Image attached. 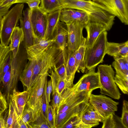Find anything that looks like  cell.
<instances>
[{
    "label": "cell",
    "instance_id": "43",
    "mask_svg": "<svg viewBox=\"0 0 128 128\" xmlns=\"http://www.w3.org/2000/svg\"><path fill=\"white\" fill-rule=\"evenodd\" d=\"M13 128H29V127L23 121L21 117H20L18 118Z\"/></svg>",
    "mask_w": 128,
    "mask_h": 128
},
{
    "label": "cell",
    "instance_id": "30",
    "mask_svg": "<svg viewBox=\"0 0 128 128\" xmlns=\"http://www.w3.org/2000/svg\"><path fill=\"white\" fill-rule=\"evenodd\" d=\"M8 118L6 122L5 128H13V126L18 118L14 107L10 99Z\"/></svg>",
    "mask_w": 128,
    "mask_h": 128
},
{
    "label": "cell",
    "instance_id": "38",
    "mask_svg": "<svg viewBox=\"0 0 128 128\" xmlns=\"http://www.w3.org/2000/svg\"><path fill=\"white\" fill-rule=\"evenodd\" d=\"M111 114L106 117L104 120L102 128H118L114 115Z\"/></svg>",
    "mask_w": 128,
    "mask_h": 128
},
{
    "label": "cell",
    "instance_id": "15",
    "mask_svg": "<svg viewBox=\"0 0 128 128\" xmlns=\"http://www.w3.org/2000/svg\"><path fill=\"white\" fill-rule=\"evenodd\" d=\"M74 52H69L66 48L63 50V61L66 70V80L70 88L74 85L75 75L77 71L75 63Z\"/></svg>",
    "mask_w": 128,
    "mask_h": 128
},
{
    "label": "cell",
    "instance_id": "6",
    "mask_svg": "<svg viewBox=\"0 0 128 128\" xmlns=\"http://www.w3.org/2000/svg\"><path fill=\"white\" fill-rule=\"evenodd\" d=\"M89 103L92 108L105 118L111 114H115L119 102L104 95L90 94Z\"/></svg>",
    "mask_w": 128,
    "mask_h": 128
},
{
    "label": "cell",
    "instance_id": "21",
    "mask_svg": "<svg viewBox=\"0 0 128 128\" xmlns=\"http://www.w3.org/2000/svg\"><path fill=\"white\" fill-rule=\"evenodd\" d=\"M68 31L66 24L59 21L55 28L54 37L55 43L60 49L63 50L67 47Z\"/></svg>",
    "mask_w": 128,
    "mask_h": 128
},
{
    "label": "cell",
    "instance_id": "41",
    "mask_svg": "<svg viewBox=\"0 0 128 128\" xmlns=\"http://www.w3.org/2000/svg\"><path fill=\"white\" fill-rule=\"evenodd\" d=\"M88 112L91 117L93 119L99 122H102L104 119L97 112L94 110L90 106Z\"/></svg>",
    "mask_w": 128,
    "mask_h": 128
},
{
    "label": "cell",
    "instance_id": "39",
    "mask_svg": "<svg viewBox=\"0 0 128 128\" xmlns=\"http://www.w3.org/2000/svg\"><path fill=\"white\" fill-rule=\"evenodd\" d=\"M88 110L85 112L82 116L81 120L82 122L85 124L92 127L96 126L99 125V122L92 119L89 114Z\"/></svg>",
    "mask_w": 128,
    "mask_h": 128
},
{
    "label": "cell",
    "instance_id": "33",
    "mask_svg": "<svg viewBox=\"0 0 128 128\" xmlns=\"http://www.w3.org/2000/svg\"><path fill=\"white\" fill-rule=\"evenodd\" d=\"M30 128H50L47 120L42 114L30 124Z\"/></svg>",
    "mask_w": 128,
    "mask_h": 128
},
{
    "label": "cell",
    "instance_id": "37",
    "mask_svg": "<svg viewBox=\"0 0 128 128\" xmlns=\"http://www.w3.org/2000/svg\"><path fill=\"white\" fill-rule=\"evenodd\" d=\"M56 111L52 105L48 106L47 120L50 128H56Z\"/></svg>",
    "mask_w": 128,
    "mask_h": 128
},
{
    "label": "cell",
    "instance_id": "13",
    "mask_svg": "<svg viewBox=\"0 0 128 128\" xmlns=\"http://www.w3.org/2000/svg\"><path fill=\"white\" fill-rule=\"evenodd\" d=\"M49 74H43L29 89L30 94L26 105L27 107L34 109L43 94L44 88Z\"/></svg>",
    "mask_w": 128,
    "mask_h": 128
},
{
    "label": "cell",
    "instance_id": "49",
    "mask_svg": "<svg viewBox=\"0 0 128 128\" xmlns=\"http://www.w3.org/2000/svg\"><path fill=\"white\" fill-rule=\"evenodd\" d=\"M1 114H0V128H5L6 122Z\"/></svg>",
    "mask_w": 128,
    "mask_h": 128
},
{
    "label": "cell",
    "instance_id": "29",
    "mask_svg": "<svg viewBox=\"0 0 128 128\" xmlns=\"http://www.w3.org/2000/svg\"><path fill=\"white\" fill-rule=\"evenodd\" d=\"M12 58V52L10 51L0 63V85L3 76L10 67Z\"/></svg>",
    "mask_w": 128,
    "mask_h": 128
},
{
    "label": "cell",
    "instance_id": "53",
    "mask_svg": "<svg viewBox=\"0 0 128 128\" xmlns=\"http://www.w3.org/2000/svg\"><path fill=\"white\" fill-rule=\"evenodd\" d=\"M88 0V1L92 0Z\"/></svg>",
    "mask_w": 128,
    "mask_h": 128
},
{
    "label": "cell",
    "instance_id": "34",
    "mask_svg": "<svg viewBox=\"0 0 128 128\" xmlns=\"http://www.w3.org/2000/svg\"><path fill=\"white\" fill-rule=\"evenodd\" d=\"M47 82V79L46 81L44 88V92L42 97L41 106L42 115L47 120L48 114V106L49 105L48 103L46 95V89Z\"/></svg>",
    "mask_w": 128,
    "mask_h": 128
},
{
    "label": "cell",
    "instance_id": "27",
    "mask_svg": "<svg viewBox=\"0 0 128 128\" xmlns=\"http://www.w3.org/2000/svg\"><path fill=\"white\" fill-rule=\"evenodd\" d=\"M40 8L48 14L60 9L62 5L59 0H40Z\"/></svg>",
    "mask_w": 128,
    "mask_h": 128
},
{
    "label": "cell",
    "instance_id": "44",
    "mask_svg": "<svg viewBox=\"0 0 128 128\" xmlns=\"http://www.w3.org/2000/svg\"><path fill=\"white\" fill-rule=\"evenodd\" d=\"M52 90V80L51 79L47 82L46 89V95L48 104L51 101L50 94Z\"/></svg>",
    "mask_w": 128,
    "mask_h": 128
},
{
    "label": "cell",
    "instance_id": "24",
    "mask_svg": "<svg viewBox=\"0 0 128 128\" xmlns=\"http://www.w3.org/2000/svg\"><path fill=\"white\" fill-rule=\"evenodd\" d=\"M112 66L116 70V75L128 78V56L114 59Z\"/></svg>",
    "mask_w": 128,
    "mask_h": 128
},
{
    "label": "cell",
    "instance_id": "46",
    "mask_svg": "<svg viewBox=\"0 0 128 128\" xmlns=\"http://www.w3.org/2000/svg\"><path fill=\"white\" fill-rule=\"evenodd\" d=\"M17 0H2L0 6L2 7L8 6H11L16 2Z\"/></svg>",
    "mask_w": 128,
    "mask_h": 128
},
{
    "label": "cell",
    "instance_id": "14",
    "mask_svg": "<svg viewBox=\"0 0 128 128\" xmlns=\"http://www.w3.org/2000/svg\"><path fill=\"white\" fill-rule=\"evenodd\" d=\"M60 20L65 23L69 21H76L86 25L90 21V15L83 11L63 8L61 10Z\"/></svg>",
    "mask_w": 128,
    "mask_h": 128
},
{
    "label": "cell",
    "instance_id": "22",
    "mask_svg": "<svg viewBox=\"0 0 128 128\" xmlns=\"http://www.w3.org/2000/svg\"><path fill=\"white\" fill-rule=\"evenodd\" d=\"M62 9L47 14V24L44 40H49L53 38L55 28L58 22L60 21V17Z\"/></svg>",
    "mask_w": 128,
    "mask_h": 128
},
{
    "label": "cell",
    "instance_id": "31",
    "mask_svg": "<svg viewBox=\"0 0 128 128\" xmlns=\"http://www.w3.org/2000/svg\"><path fill=\"white\" fill-rule=\"evenodd\" d=\"M21 118L23 121L30 128V124L35 120L34 109L28 107L25 108Z\"/></svg>",
    "mask_w": 128,
    "mask_h": 128
},
{
    "label": "cell",
    "instance_id": "12",
    "mask_svg": "<svg viewBox=\"0 0 128 128\" xmlns=\"http://www.w3.org/2000/svg\"><path fill=\"white\" fill-rule=\"evenodd\" d=\"M31 20L37 42L44 40L47 24V14L44 12L40 8L33 10Z\"/></svg>",
    "mask_w": 128,
    "mask_h": 128
},
{
    "label": "cell",
    "instance_id": "36",
    "mask_svg": "<svg viewBox=\"0 0 128 128\" xmlns=\"http://www.w3.org/2000/svg\"><path fill=\"white\" fill-rule=\"evenodd\" d=\"M56 74L57 90L58 94L61 96L65 90L70 87L66 80L61 78L56 74Z\"/></svg>",
    "mask_w": 128,
    "mask_h": 128
},
{
    "label": "cell",
    "instance_id": "40",
    "mask_svg": "<svg viewBox=\"0 0 128 128\" xmlns=\"http://www.w3.org/2000/svg\"><path fill=\"white\" fill-rule=\"evenodd\" d=\"M83 114L76 115L72 118L66 123L63 128H76L77 125L81 119V117Z\"/></svg>",
    "mask_w": 128,
    "mask_h": 128
},
{
    "label": "cell",
    "instance_id": "20",
    "mask_svg": "<svg viewBox=\"0 0 128 128\" xmlns=\"http://www.w3.org/2000/svg\"><path fill=\"white\" fill-rule=\"evenodd\" d=\"M106 53L114 59L128 56V41L122 43L108 42Z\"/></svg>",
    "mask_w": 128,
    "mask_h": 128
},
{
    "label": "cell",
    "instance_id": "17",
    "mask_svg": "<svg viewBox=\"0 0 128 128\" xmlns=\"http://www.w3.org/2000/svg\"><path fill=\"white\" fill-rule=\"evenodd\" d=\"M55 41L54 38L47 40H42L26 48L28 60H36Z\"/></svg>",
    "mask_w": 128,
    "mask_h": 128
},
{
    "label": "cell",
    "instance_id": "51",
    "mask_svg": "<svg viewBox=\"0 0 128 128\" xmlns=\"http://www.w3.org/2000/svg\"><path fill=\"white\" fill-rule=\"evenodd\" d=\"M2 17H0V31L1 26V21Z\"/></svg>",
    "mask_w": 128,
    "mask_h": 128
},
{
    "label": "cell",
    "instance_id": "18",
    "mask_svg": "<svg viewBox=\"0 0 128 128\" xmlns=\"http://www.w3.org/2000/svg\"><path fill=\"white\" fill-rule=\"evenodd\" d=\"M30 94L29 90L22 92L14 90L10 96L17 114L18 118L21 117L23 112L28 100Z\"/></svg>",
    "mask_w": 128,
    "mask_h": 128
},
{
    "label": "cell",
    "instance_id": "25",
    "mask_svg": "<svg viewBox=\"0 0 128 128\" xmlns=\"http://www.w3.org/2000/svg\"><path fill=\"white\" fill-rule=\"evenodd\" d=\"M35 60H28L22 71L20 80L27 90L30 88V84L32 76L33 69L35 63Z\"/></svg>",
    "mask_w": 128,
    "mask_h": 128
},
{
    "label": "cell",
    "instance_id": "3",
    "mask_svg": "<svg viewBox=\"0 0 128 128\" xmlns=\"http://www.w3.org/2000/svg\"><path fill=\"white\" fill-rule=\"evenodd\" d=\"M24 6L23 3L17 4L2 17L0 34L2 45L7 46L9 44L11 35L22 16Z\"/></svg>",
    "mask_w": 128,
    "mask_h": 128
},
{
    "label": "cell",
    "instance_id": "23",
    "mask_svg": "<svg viewBox=\"0 0 128 128\" xmlns=\"http://www.w3.org/2000/svg\"><path fill=\"white\" fill-rule=\"evenodd\" d=\"M24 36L22 28L17 26L14 30L10 36V43L9 46L12 51V57L16 56L19 50L21 43L23 42Z\"/></svg>",
    "mask_w": 128,
    "mask_h": 128
},
{
    "label": "cell",
    "instance_id": "52",
    "mask_svg": "<svg viewBox=\"0 0 128 128\" xmlns=\"http://www.w3.org/2000/svg\"><path fill=\"white\" fill-rule=\"evenodd\" d=\"M2 0H0V4Z\"/></svg>",
    "mask_w": 128,
    "mask_h": 128
},
{
    "label": "cell",
    "instance_id": "45",
    "mask_svg": "<svg viewBox=\"0 0 128 128\" xmlns=\"http://www.w3.org/2000/svg\"><path fill=\"white\" fill-rule=\"evenodd\" d=\"M40 2V0H32L26 3L28 4L29 8L32 10L34 9L40 8L39 4Z\"/></svg>",
    "mask_w": 128,
    "mask_h": 128
},
{
    "label": "cell",
    "instance_id": "9",
    "mask_svg": "<svg viewBox=\"0 0 128 128\" xmlns=\"http://www.w3.org/2000/svg\"><path fill=\"white\" fill-rule=\"evenodd\" d=\"M105 7L125 25L128 24V0H92Z\"/></svg>",
    "mask_w": 128,
    "mask_h": 128
},
{
    "label": "cell",
    "instance_id": "4",
    "mask_svg": "<svg viewBox=\"0 0 128 128\" xmlns=\"http://www.w3.org/2000/svg\"><path fill=\"white\" fill-rule=\"evenodd\" d=\"M107 32L105 31L99 36L92 46L86 48L84 60L86 69L88 70L96 68L103 61L106 54Z\"/></svg>",
    "mask_w": 128,
    "mask_h": 128
},
{
    "label": "cell",
    "instance_id": "19",
    "mask_svg": "<svg viewBox=\"0 0 128 128\" xmlns=\"http://www.w3.org/2000/svg\"><path fill=\"white\" fill-rule=\"evenodd\" d=\"M87 32L86 38V48L93 45L100 34L105 31H107L106 27L99 22L90 21L84 27Z\"/></svg>",
    "mask_w": 128,
    "mask_h": 128
},
{
    "label": "cell",
    "instance_id": "28",
    "mask_svg": "<svg viewBox=\"0 0 128 128\" xmlns=\"http://www.w3.org/2000/svg\"><path fill=\"white\" fill-rule=\"evenodd\" d=\"M50 77L52 85V106L55 110L58 109L61 100L62 96L58 93L56 86V75L54 70H51L50 74L49 76Z\"/></svg>",
    "mask_w": 128,
    "mask_h": 128
},
{
    "label": "cell",
    "instance_id": "11",
    "mask_svg": "<svg viewBox=\"0 0 128 128\" xmlns=\"http://www.w3.org/2000/svg\"><path fill=\"white\" fill-rule=\"evenodd\" d=\"M32 10L29 8L23 11L22 15L19 20L20 28L22 29L24 34L23 43L25 48L30 46L37 42L34 34L31 20Z\"/></svg>",
    "mask_w": 128,
    "mask_h": 128
},
{
    "label": "cell",
    "instance_id": "2",
    "mask_svg": "<svg viewBox=\"0 0 128 128\" xmlns=\"http://www.w3.org/2000/svg\"><path fill=\"white\" fill-rule=\"evenodd\" d=\"M62 55L63 50L58 48L54 43L35 60L30 88L40 76L48 74L49 71L53 69L62 59Z\"/></svg>",
    "mask_w": 128,
    "mask_h": 128
},
{
    "label": "cell",
    "instance_id": "48",
    "mask_svg": "<svg viewBox=\"0 0 128 128\" xmlns=\"http://www.w3.org/2000/svg\"><path fill=\"white\" fill-rule=\"evenodd\" d=\"M91 126L84 123L81 119L77 125L76 128H91Z\"/></svg>",
    "mask_w": 128,
    "mask_h": 128
},
{
    "label": "cell",
    "instance_id": "10",
    "mask_svg": "<svg viewBox=\"0 0 128 128\" xmlns=\"http://www.w3.org/2000/svg\"><path fill=\"white\" fill-rule=\"evenodd\" d=\"M96 68L88 70L84 74L78 82L72 86L75 92L86 91L92 92L94 90L101 88L98 73L95 71Z\"/></svg>",
    "mask_w": 128,
    "mask_h": 128
},
{
    "label": "cell",
    "instance_id": "42",
    "mask_svg": "<svg viewBox=\"0 0 128 128\" xmlns=\"http://www.w3.org/2000/svg\"><path fill=\"white\" fill-rule=\"evenodd\" d=\"M7 103L6 97L0 90V114H2L7 108Z\"/></svg>",
    "mask_w": 128,
    "mask_h": 128
},
{
    "label": "cell",
    "instance_id": "47",
    "mask_svg": "<svg viewBox=\"0 0 128 128\" xmlns=\"http://www.w3.org/2000/svg\"><path fill=\"white\" fill-rule=\"evenodd\" d=\"M11 6L2 7L0 6V17H3L6 14Z\"/></svg>",
    "mask_w": 128,
    "mask_h": 128
},
{
    "label": "cell",
    "instance_id": "35",
    "mask_svg": "<svg viewBox=\"0 0 128 128\" xmlns=\"http://www.w3.org/2000/svg\"><path fill=\"white\" fill-rule=\"evenodd\" d=\"M120 122L123 128H128V102L124 100L123 101L122 113Z\"/></svg>",
    "mask_w": 128,
    "mask_h": 128
},
{
    "label": "cell",
    "instance_id": "8",
    "mask_svg": "<svg viewBox=\"0 0 128 128\" xmlns=\"http://www.w3.org/2000/svg\"><path fill=\"white\" fill-rule=\"evenodd\" d=\"M66 24L68 31L67 48L69 52H74L86 39L82 34L86 25L76 21H69Z\"/></svg>",
    "mask_w": 128,
    "mask_h": 128
},
{
    "label": "cell",
    "instance_id": "7",
    "mask_svg": "<svg viewBox=\"0 0 128 128\" xmlns=\"http://www.w3.org/2000/svg\"><path fill=\"white\" fill-rule=\"evenodd\" d=\"M59 0L62 5V8H70L83 11L90 15H101L104 14L106 11L108 12L105 7L92 0Z\"/></svg>",
    "mask_w": 128,
    "mask_h": 128
},
{
    "label": "cell",
    "instance_id": "1",
    "mask_svg": "<svg viewBox=\"0 0 128 128\" xmlns=\"http://www.w3.org/2000/svg\"><path fill=\"white\" fill-rule=\"evenodd\" d=\"M28 60L26 48L22 45L15 58H12L11 66L2 79L4 94L7 100L16 87L21 73L27 64Z\"/></svg>",
    "mask_w": 128,
    "mask_h": 128
},
{
    "label": "cell",
    "instance_id": "50",
    "mask_svg": "<svg viewBox=\"0 0 128 128\" xmlns=\"http://www.w3.org/2000/svg\"><path fill=\"white\" fill-rule=\"evenodd\" d=\"M32 0H17L16 3H26L27 2Z\"/></svg>",
    "mask_w": 128,
    "mask_h": 128
},
{
    "label": "cell",
    "instance_id": "32",
    "mask_svg": "<svg viewBox=\"0 0 128 128\" xmlns=\"http://www.w3.org/2000/svg\"><path fill=\"white\" fill-rule=\"evenodd\" d=\"M114 80L116 85L124 94H128V78L120 77L115 75Z\"/></svg>",
    "mask_w": 128,
    "mask_h": 128
},
{
    "label": "cell",
    "instance_id": "26",
    "mask_svg": "<svg viewBox=\"0 0 128 128\" xmlns=\"http://www.w3.org/2000/svg\"><path fill=\"white\" fill-rule=\"evenodd\" d=\"M86 39L74 52L75 63L77 68V72H85L86 69L84 60V56L86 47Z\"/></svg>",
    "mask_w": 128,
    "mask_h": 128
},
{
    "label": "cell",
    "instance_id": "5",
    "mask_svg": "<svg viewBox=\"0 0 128 128\" xmlns=\"http://www.w3.org/2000/svg\"><path fill=\"white\" fill-rule=\"evenodd\" d=\"M100 92L112 98L119 100L121 94L114 80L115 72L111 65L100 64L98 66Z\"/></svg>",
    "mask_w": 128,
    "mask_h": 128
},
{
    "label": "cell",
    "instance_id": "16",
    "mask_svg": "<svg viewBox=\"0 0 128 128\" xmlns=\"http://www.w3.org/2000/svg\"><path fill=\"white\" fill-rule=\"evenodd\" d=\"M90 104L75 107L68 109L56 117V128H63L71 118L84 114L90 107Z\"/></svg>",
    "mask_w": 128,
    "mask_h": 128
}]
</instances>
